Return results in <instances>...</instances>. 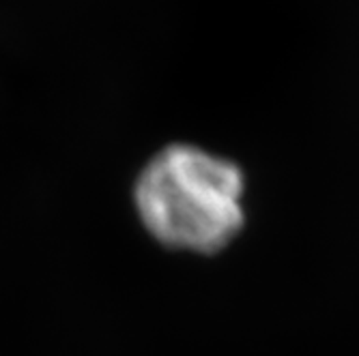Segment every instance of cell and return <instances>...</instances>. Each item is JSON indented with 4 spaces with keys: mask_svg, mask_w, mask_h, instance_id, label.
Here are the masks:
<instances>
[{
    "mask_svg": "<svg viewBox=\"0 0 359 356\" xmlns=\"http://www.w3.org/2000/svg\"><path fill=\"white\" fill-rule=\"evenodd\" d=\"M245 176L235 161L194 144L159 150L134 187L144 228L175 249L213 253L243 228Z\"/></svg>",
    "mask_w": 359,
    "mask_h": 356,
    "instance_id": "cell-1",
    "label": "cell"
}]
</instances>
